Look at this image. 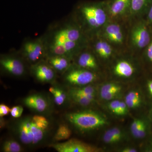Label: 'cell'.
Segmentation results:
<instances>
[{"mask_svg":"<svg viewBox=\"0 0 152 152\" xmlns=\"http://www.w3.org/2000/svg\"><path fill=\"white\" fill-rule=\"evenodd\" d=\"M42 37L46 57L63 56L72 60L78 50L82 34L78 27L66 19L51 25Z\"/></svg>","mask_w":152,"mask_h":152,"instance_id":"obj_1","label":"cell"},{"mask_svg":"<svg viewBox=\"0 0 152 152\" xmlns=\"http://www.w3.org/2000/svg\"><path fill=\"white\" fill-rule=\"evenodd\" d=\"M50 127V122L46 117L36 115L18 120L14 124L13 131L22 143L34 146L45 140Z\"/></svg>","mask_w":152,"mask_h":152,"instance_id":"obj_2","label":"cell"},{"mask_svg":"<svg viewBox=\"0 0 152 152\" xmlns=\"http://www.w3.org/2000/svg\"><path fill=\"white\" fill-rule=\"evenodd\" d=\"M66 118L71 125L82 132H93L109 124L105 116L96 111H82L67 114Z\"/></svg>","mask_w":152,"mask_h":152,"instance_id":"obj_3","label":"cell"},{"mask_svg":"<svg viewBox=\"0 0 152 152\" xmlns=\"http://www.w3.org/2000/svg\"><path fill=\"white\" fill-rule=\"evenodd\" d=\"M20 54L31 65L43 60L46 58V50L42 37L25 41L22 45Z\"/></svg>","mask_w":152,"mask_h":152,"instance_id":"obj_4","label":"cell"},{"mask_svg":"<svg viewBox=\"0 0 152 152\" xmlns=\"http://www.w3.org/2000/svg\"><path fill=\"white\" fill-rule=\"evenodd\" d=\"M97 76L89 70L78 66H70L64 73V80L72 87H81L90 85L96 80Z\"/></svg>","mask_w":152,"mask_h":152,"instance_id":"obj_5","label":"cell"},{"mask_svg":"<svg viewBox=\"0 0 152 152\" xmlns=\"http://www.w3.org/2000/svg\"><path fill=\"white\" fill-rule=\"evenodd\" d=\"M0 66L4 72L10 75L20 77L26 73L24 62L21 58L15 55H1Z\"/></svg>","mask_w":152,"mask_h":152,"instance_id":"obj_6","label":"cell"},{"mask_svg":"<svg viewBox=\"0 0 152 152\" xmlns=\"http://www.w3.org/2000/svg\"><path fill=\"white\" fill-rule=\"evenodd\" d=\"M50 147L58 152H97L100 149L90 144L71 139L63 142L53 144Z\"/></svg>","mask_w":152,"mask_h":152,"instance_id":"obj_7","label":"cell"},{"mask_svg":"<svg viewBox=\"0 0 152 152\" xmlns=\"http://www.w3.org/2000/svg\"><path fill=\"white\" fill-rule=\"evenodd\" d=\"M31 71L35 78L41 83H50L56 78V72L44 59L32 65Z\"/></svg>","mask_w":152,"mask_h":152,"instance_id":"obj_8","label":"cell"},{"mask_svg":"<svg viewBox=\"0 0 152 152\" xmlns=\"http://www.w3.org/2000/svg\"><path fill=\"white\" fill-rule=\"evenodd\" d=\"M124 101L129 110H139L149 107L143 90L140 88L133 89L129 91L125 96Z\"/></svg>","mask_w":152,"mask_h":152,"instance_id":"obj_9","label":"cell"},{"mask_svg":"<svg viewBox=\"0 0 152 152\" xmlns=\"http://www.w3.org/2000/svg\"><path fill=\"white\" fill-rule=\"evenodd\" d=\"M23 102L29 108L40 113L46 112L49 108L48 100L39 94L29 95L23 99Z\"/></svg>","mask_w":152,"mask_h":152,"instance_id":"obj_10","label":"cell"},{"mask_svg":"<svg viewBox=\"0 0 152 152\" xmlns=\"http://www.w3.org/2000/svg\"><path fill=\"white\" fill-rule=\"evenodd\" d=\"M126 133L122 128L113 127L108 129L103 133L102 140L106 145H116L124 141L127 138Z\"/></svg>","mask_w":152,"mask_h":152,"instance_id":"obj_11","label":"cell"},{"mask_svg":"<svg viewBox=\"0 0 152 152\" xmlns=\"http://www.w3.org/2000/svg\"><path fill=\"white\" fill-rule=\"evenodd\" d=\"M132 40L133 43L137 48H145L150 42L149 33L144 25H140L134 28L132 33Z\"/></svg>","mask_w":152,"mask_h":152,"instance_id":"obj_12","label":"cell"},{"mask_svg":"<svg viewBox=\"0 0 152 152\" xmlns=\"http://www.w3.org/2000/svg\"><path fill=\"white\" fill-rule=\"evenodd\" d=\"M114 75L123 79L131 78L135 73L134 65L126 60H121L116 63L113 68Z\"/></svg>","mask_w":152,"mask_h":152,"instance_id":"obj_13","label":"cell"},{"mask_svg":"<svg viewBox=\"0 0 152 152\" xmlns=\"http://www.w3.org/2000/svg\"><path fill=\"white\" fill-rule=\"evenodd\" d=\"M47 62L57 72L64 73L70 67L71 60L63 56H53L46 57Z\"/></svg>","mask_w":152,"mask_h":152,"instance_id":"obj_14","label":"cell"},{"mask_svg":"<svg viewBox=\"0 0 152 152\" xmlns=\"http://www.w3.org/2000/svg\"><path fill=\"white\" fill-rule=\"evenodd\" d=\"M77 64L80 67L92 71L98 67L97 64L95 57L88 52L82 53L77 59Z\"/></svg>","mask_w":152,"mask_h":152,"instance_id":"obj_15","label":"cell"},{"mask_svg":"<svg viewBox=\"0 0 152 152\" xmlns=\"http://www.w3.org/2000/svg\"><path fill=\"white\" fill-rule=\"evenodd\" d=\"M81 13L87 24L92 28L99 27L95 17L94 6H86L81 9Z\"/></svg>","mask_w":152,"mask_h":152,"instance_id":"obj_16","label":"cell"},{"mask_svg":"<svg viewBox=\"0 0 152 152\" xmlns=\"http://www.w3.org/2000/svg\"><path fill=\"white\" fill-rule=\"evenodd\" d=\"M97 88L91 84L81 87H72L68 91V95H82L88 96L96 97Z\"/></svg>","mask_w":152,"mask_h":152,"instance_id":"obj_17","label":"cell"},{"mask_svg":"<svg viewBox=\"0 0 152 152\" xmlns=\"http://www.w3.org/2000/svg\"><path fill=\"white\" fill-rule=\"evenodd\" d=\"M132 0H115L110 8V12L113 16H117L124 12L130 7Z\"/></svg>","mask_w":152,"mask_h":152,"instance_id":"obj_18","label":"cell"},{"mask_svg":"<svg viewBox=\"0 0 152 152\" xmlns=\"http://www.w3.org/2000/svg\"><path fill=\"white\" fill-rule=\"evenodd\" d=\"M49 92L53 97L55 104L61 106L65 102L68 96L65 92L58 87H50L49 89Z\"/></svg>","mask_w":152,"mask_h":152,"instance_id":"obj_19","label":"cell"},{"mask_svg":"<svg viewBox=\"0 0 152 152\" xmlns=\"http://www.w3.org/2000/svg\"><path fill=\"white\" fill-rule=\"evenodd\" d=\"M72 134V130L69 126L65 124H61L57 129L53 139L56 142L66 140L70 137Z\"/></svg>","mask_w":152,"mask_h":152,"instance_id":"obj_20","label":"cell"},{"mask_svg":"<svg viewBox=\"0 0 152 152\" xmlns=\"http://www.w3.org/2000/svg\"><path fill=\"white\" fill-rule=\"evenodd\" d=\"M95 50L100 56L104 58H109L112 53L111 47L107 43L103 41L97 42L95 45Z\"/></svg>","mask_w":152,"mask_h":152,"instance_id":"obj_21","label":"cell"},{"mask_svg":"<svg viewBox=\"0 0 152 152\" xmlns=\"http://www.w3.org/2000/svg\"><path fill=\"white\" fill-rule=\"evenodd\" d=\"M123 90V86L119 83L114 82L107 83L101 86L99 90V95L100 96L112 92L122 93Z\"/></svg>","mask_w":152,"mask_h":152,"instance_id":"obj_22","label":"cell"},{"mask_svg":"<svg viewBox=\"0 0 152 152\" xmlns=\"http://www.w3.org/2000/svg\"><path fill=\"white\" fill-rule=\"evenodd\" d=\"M72 101L82 107H88L91 105L94 102L96 97L88 96L82 95H72L69 96Z\"/></svg>","mask_w":152,"mask_h":152,"instance_id":"obj_23","label":"cell"},{"mask_svg":"<svg viewBox=\"0 0 152 152\" xmlns=\"http://www.w3.org/2000/svg\"><path fill=\"white\" fill-rule=\"evenodd\" d=\"M1 151L4 152H20L23 151V149L18 142L11 139L3 143Z\"/></svg>","mask_w":152,"mask_h":152,"instance_id":"obj_24","label":"cell"},{"mask_svg":"<svg viewBox=\"0 0 152 152\" xmlns=\"http://www.w3.org/2000/svg\"><path fill=\"white\" fill-rule=\"evenodd\" d=\"M142 89L146 97L149 106L152 104V77H149L146 79Z\"/></svg>","mask_w":152,"mask_h":152,"instance_id":"obj_25","label":"cell"},{"mask_svg":"<svg viewBox=\"0 0 152 152\" xmlns=\"http://www.w3.org/2000/svg\"><path fill=\"white\" fill-rule=\"evenodd\" d=\"M94 10L96 18L99 27L103 25L107 20V15L104 10L101 8L94 6Z\"/></svg>","mask_w":152,"mask_h":152,"instance_id":"obj_26","label":"cell"},{"mask_svg":"<svg viewBox=\"0 0 152 152\" xmlns=\"http://www.w3.org/2000/svg\"><path fill=\"white\" fill-rule=\"evenodd\" d=\"M120 102L121 100L119 99L113 100L109 101L107 105V108L109 111L117 116H119Z\"/></svg>","mask_w":152,"mask_h":152,"instance_id":"obj_27","label":"cell"},{"mask_svg":"<svg viewBox=\"0 0 152 152\" xmlns=\"http://www.w3.org/2000/svg\"><path fill=\"white\" fill-rule=\"evenodd\" d=\"M148 0H132L131 3V10L133 13H137L145 7Z\"/></svg>","mask_w":152,"mask_h":152,"instance_id":"obj_28","label":"cell"},{"mask_svg":"<svg viewBox=\"0 0 152 152\" xmlns=\"http://www.w3.org/2000/svg\"><path fill=\"white\" fill-rule=\"evenodd\" d=\"M121 32V27L117 24H110L106 28V34L109 39Z\"/></svg>","mask_w":152,"mask_h":152,"instance_id":"obj_29","label":"cell"},{"mask_svg":"<svg viewBox=\"0 0 152 152\" xmlns=\"http://www.w3.org/2000/svg\"><path fill=\"white\" fill-rule=\"evenodd\" d=\"M23 112V108L21 106H14L11 110V116L13 118H20Z\"/></svg>","mask_w":152,"mask_h":152,"instance_id":"obj_30","label":"cell"},{"mask_svg":"<svg viewBox=\"0 0 152 152\" xmlns=\"http://www.w3.org/2000/svg\"><path fill=\"white\" fill-rule=\"evenodd\" d=\"M129 109L124 101H121L119 107V116H124L127 115L129 113Z\"/></svg>","mask_w":152,"mask_h":152,"instance_id":"obj_31","label":"cell"},{"mask_svg":"<svg viewBox=\"0 0 152 152\" xmlns=\"http://www.w3.org/2000/svg\"><path fill=\"white\" fill-rule=\"evenodd\" d=\"M11 109L5 104H1L0 105V117L1 118L7 115L10 113Z\"/></svg>","mask_w":152,"mask_h":152,"instance_id":"obj_32","label":"cell"},{"mask_svg":"<svg viewBox=\"0 0 152 152\" xmlns=\"http://www.w3.org/2000/svg\"><path fill=\"white\" fill-rule=\"evenodd\" d=\"M145 151L146 152H152V133L145 141Z\"/></svg>","mask_w":152,"mask_h":152,"instance_id":"obj_33","label":"cell"},{"mask_svg":"<svg viewBox=\"0 0 152 152\" xmlns=\"http://www.w3.org/2000/svg\"><path fill=\"white\" fill-rule=\"evenodd\" d=\"M146 56L147 60L152 64V42L149 44L147 50Z\"/></svg>","mask_w":152,"mask_h":152,"instance_id":"obj_34","label":"cell"},{"mask_svg":"<svg viewBox=\"0 0 152 152\" xmlns=\"http://www.w3.org/2000/svg\"><path fill=\"white\" fill-rule=\"evenodd\" d=\"M121 152H137L138 150L135 147L133 146H126L122 148L119 150Z\"/></svg>","mask_w":152,"mask_h":152,"instance_id":"obj_35","label":"cell"},{"mask_svg":"<svg viewBox=\"0 0 152 152\" xmlns=\"http://www.w3.org/2000/svg\"><path fill=\"white\" fill-rule=\"evenodd\" d=\"M148 116L152 122V104L149 106L148 111Z\"/></svg>","mask_w":152,"mask_h":152,"instance_id":"obj_36","label":"cell"},{"mask_svg":"<svg viewBox=\"0 0 152 152\" xmlns=\"http://www.w3.org/2000/svg\"><path fill=\"white\" fill-rule=\"evenodd\" d=\"M148 18L152 22V5L151 6L149 11Z\"/></svg>","mask_w":152,"mask_h":152,"instance_id":"obj_37","label":"cell"},{"mask_svg":"<svg viewBox=\"0 0 152 152\" xmlns=\"http://www.w3.org/2000/svg\"></svg>","mask_w":152,"mask_h":152,"instance_id":"obj_38","label":"cell"}]
</instances>
